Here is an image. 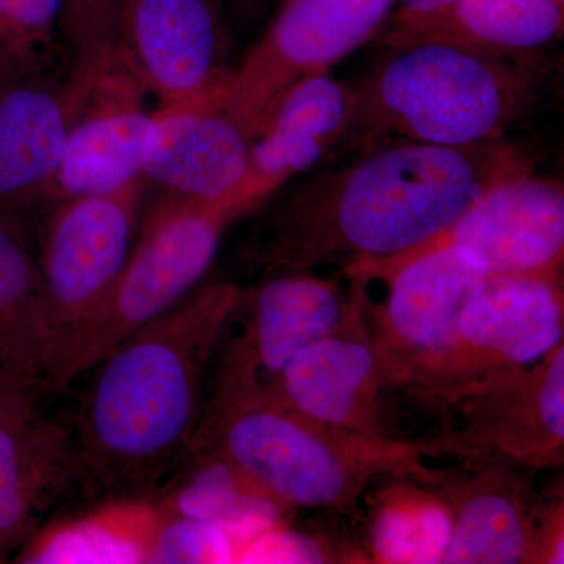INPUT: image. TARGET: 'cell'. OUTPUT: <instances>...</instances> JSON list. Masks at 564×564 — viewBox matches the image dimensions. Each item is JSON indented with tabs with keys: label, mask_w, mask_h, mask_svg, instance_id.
Returning <instances> with one entry per match:
<instances>
[{
	"label": "cell",
	"mask_w": 564,
	"mask_h": 564,
	"mask_svg": "<svg viewBox=\"0 0 564 564\" xmlns=\"http://www.w3.org/2000/svg\"><path fill=\"white\" fill-rule=\"evenodd\" d=\"M525 170L524 155L505 140L369 148L285 195L263 223L254 259L267 276L393 261L433 242L492 185Z\"/></svg>",
	"instance_id": "1"
},
{
	"label": "cell",
	"mask_w": 564,
	"mask_h": 564,
	"mask_svg": "<svg viewBox=\"0 0 564 564\" xmlns=\"http://www.w3.org/2000/svg\"><path fill=\"white\" fill-rule=\"evenodd\" d=\"M240 291L228 281L195 289L93 367L74 433L84 475L107 489L141 491L184 462Z\"/></svg>",
	"instance_id": "2"
},
{
	"label": "cell",
	"mask_w": 564,
	"mask_h": 564,
	"mask_svg": "<svg viewBox=\"0 0 564 564\" xmlns=\"http://www.w3.org/2000/svg\"><path fill=\"white\" fill-rule=\"evenodd\" d=\"M384 54L352 88L350 124L325 163L395 141L454 148L502 141L536 99L533 57L445 40L411 41Z\"/></svg>",
	"instance_id": "3"
},
{
	"label": "cell",
	"mask_w": 564,
	"mask_h": 564,
	"mask_svg": "<svg viewBox=\"0 0 564 564\" xmlns=\"http://www.w3.org/2000/svg\"><path fill=\"white\" fill-rule=\"evenodd\" d=\"M195 452L228 459L292 511L347 513L378 478L408 475L430 484L437 473L415 441L344 432L265 397L204 408L188 448Z\"/></svg>",
	"instance_id": "4"
},
{
	"label": "cell",
	"mask_w": 564,
	"mask_h": 564,
	"mask_svg": "<svg viewBox=\"0 0 564 564\" xmlns=\"http://www.w3.org/2000/svg\"><path fill=\"white\" fill-rule=\"evenodd\" d=\"M240 217L229 199L206 203L163 193L109 296L52 350L43 393L65 391L121 340L195 291L226 228Z\"/></svg>",
	"instance_id": "5"
},
{
	"label": "cell",
	"mask_w": 564,
	"mask_h": 564,
	"mask_svg": "<svg viewBox=\"0 0 564 564\" xmlns=\"http://www.w3.org/2000/svg\"><path fill=\"white\" fill-rule=\"evenodd\" d=\"M441 406L455 421L415 441L423 458L500 463L543 470L564 462V344L532 366L502 370Z\"/></svg>",
	"instance_id": "6"
},
{
	"label": "cell",
	"mask_w": 564,
	"mask_h": 564,
	"mask_svg": "<svg viewBox=\"0 0 564 564\" xmlns=\"http://www.w3.org/2000/svg\"><path fill=\"white\" fill-rule=\"evenodd\" d=\"M347 280L350 291L311 272L278 273L242 289L204 408L269 395L299 352L355 313L367 282Z\"/></svg>",
	"instance_id": "7"
},
{
	"label": "cell",
	"mask_w": 564,
	"mask_h": 564,
	"mask_svg": "<svg viewBox=\"0 0 564 564\" xmlns=\"http://www.w3.org/2000/svg\"><path fill=\"white\" fill-rule=\"evenodd\" d=\"M563 332V272L485 278L464 303L451 347L410 395L441 406L488 375L540 361Z\"/></svg>",
	"instance_id": "8"
},
{
	"label": "cell",
	"mask_w": 564,
	"mask_h": 564,
	"mask_svg": "<svg viewBox=\"0 0 564 564\" xmlns=\"http://www.w3.org/2000/svg\"><path fill=\"white\" fill-rule=\"evenodd\" d=\"M488 276L484 259L462 245L429 248L359 276L388 285L381 306L366 300V315L393 388L411 393L433 372L454 340L467 296Z\"/></svg>",
	"instance_id": "9"
},
{
	"label": "cell",
	"mask_w": 564,
	"mask_h": 564,
	"mask_svg": "<svg viewBox=\"0 0 564 564\" xmlns=\"http://www.w3.org/2000/svg\"><path fill=\"white\" fill-rule=\"evenodd\" d=\"M397 0H282L265 35L225 84L229 109L259 132L296 82L332 66L383 31Z\"/></svg>",
	"instance_id": "10"
},
{
	"label": "cell",
	"mask_w": 564,
	"mask_h": 564,
	"mask_svg": "<svg viewBox=\"0 0 564 564\" xmlns=\"http://www.w3.org/2000/svg\"><path fill=\"white\" fill-rule=\"evenodd\" d=\"M140 195L137 184L115 195L63 199L52 212L39 256L52 350L101 306L121 276Z\"/></svg>",
	"instance_id": "11"
},
{
	"label": "cell",
	"mask_w": 564,
	"mask_h": 564,
	"mask_svg": "<svg viewBox=\"0 0 564 564\" xmlns=\"http://www.w3.org/2000/svg\"><path fill=\"white\" fill-rule=\"evenodd\" d=\"M226 79L152 111L141 173L166 195L206 203L229 199L245 215L236 195L250 172L254 133L229 109Z\"/></svg>",
	"instance_id": "12"
},
{
	"label": "cell",
	"mask_w": 564,
	"mask_h": 564,
	"mask_svg": "<svg viewBox=\"0 0 564 564\" xmlns=\"http://www.w3.org/2000/svg\"><path fill=\"white\" fill-rule=\"evenodd\" d=\"M366 300L367 289L347 322L299 352L265 399L344 432L393 437L386 393L395 388L367 321Z\"/></svg>",
	"instance_id": "13"
},
{
	"label": "cell",
	"mask_w": 564,
	"mask_h": 564,
	"mask_svg": "<svg viewBox=\"0 0 564 564\" xmlns=\"http://www.w3.org/2000/svg\"><path fill=\"white\" fill-rule=\"evenodd\" d=\"M441 245H462L477 252L488 267L489 276L562 273L563 182L534 176L532 169L505 177L433 242L403 258L352 270L350 274L362 276Z\"/></svg>",
	"instance_id": "14"
},
{
	"label": "cell",
	"mask_w": 564,
	"mask_h": 564,
	"mask_svg": "<svg viewBox=\"0 0 564 564\" xmlns=\"http://www.w3.org/2000/svg\"><path fill=\"white\" fill-rule=\"evenodd\" d=\"M40 395L0 378V562L24 547L44 513L84 475L74 433L43 414Z\"/></svg>",
	"instance_id": "15"
},
{
	"label": "cell",
	"mask_w": 564,
	"mask_h": 564,
	"mask_svg": "<svg viewBox=\"0 0 564 564\" xmlns=\"http://www.w3.org/2000/svg\"><path fill=\"white\" fill-rule=\"evenodd\" d=\"M118 55L161 104L181 101L228 77L217 0H124Z\"/></svg>",
	"instance_id": "16"
},
{
	"label": "cell",
	"mask_w": 564,
	"mask_h": 564,
	"mask_svg": "<svg viewBox=\"0 0 564 564\" xmlns=\"http://www.w3.org/2000/svg\"><path fill=\"white\" fill-rule=\"evenodd\" d=\"M93 85L51 68L0 80V214L51 199L68 133Z\"/></svg>",
	"instance_id": "17"
},
{
	"label": "cell",
	"mask_w": 564,
	"mask_h": 564,
	"mask_svg": "<svg viewBox=\"0 0 564 564\" xmlns=\"http://www.w3.org/2000/svg\"><path fill=\"white\" fill-rule=\"evenodd\" d=\"M437 470L430 488L452 514L445 564H541L543 499L513 466L462 463Z\"/></svg>",
	"instance_id": "18"
},
{
	"label": "cell",
	"mask_w": 564,
	"mask_h": 564,
	"mask_svg": "<svg viewBox=\"0 0 564 564\" xmlns=\"http://www.w3.org/2000/svg\"><path fill=\"white\" fill-rule=\"evenodd\" d=\"M147 88L121 58L102 70L68 133L51 199L115 195L141 184V147L152 111Z\"/></svg>",
	"instance_id": "19"
},
{
	"label": "cell",
	"mask_w": 564,
	"mask_h": 564,
	"mask_svg": "<svg viewBox=\"0 0 564 564\" xmlns=\"http://www.w3.org/2000/svg\"><path fill=\"white\" fill-rule=\"evenodd\" d=\"M355 91L329 73L296 82L252 141L250 172L236 198L243 214L258 209L285 182L323 165L350 124Z\"/></svg>",
	"instance_id": "20"
},
{
	"label": "cell",
	"mask_w": 564,
	"mask_h": 564,
	"mask_svg": "<svg viewBox=\"0 0 564 564\" xmlns=\"http://www.w3.org/2000/svg\"><path fill=\"white\" fill-rule=\"evenodd\" d=\"M154 502L165 514L223 527L240 541L242 551L259 534L288 524L292 514L291 508L276 502L242 470L214 452L185 456Z\"/></svg>",
	"instance_id": "21"
},
{
	"label": "cell",
	"mask_w": 564,
	"mask_h": 564,
	"mask_svg": "<svg viewBox=\"0 0 564 564\" xmlns=\"http://www.w3.org/2000/svg\"><path fill=\"white\" fill-rule=\"evenodd\" d=\"M52 334L39 258L0 214V378L43 392Z\"/></svg>",
	"instance_id": "22"
},
{
	"label": "cell",
	"mask_w": 564,
	"mask_h": 564,
	"mask_svg": "<svg viewBox=\"0 0 564 564\" xmlns=\"http://www.w3.org/2000/svg\"><path fill=\"white\" fill-rule=\"evenodd\" d=\"M161 521L162 511L154 500L106 503L39 530L21 549L18 563H150Z\"/></svg>",
	"instance_id": "23"
},
{
	"label": "cell",
	"mask_w": 564,
	"mask_h": 564,
	"mask_svg": "<svg viewBox=\"0 0 564 564\" xmlns=\"http://www.w3.org/2000/svg\"><path fill=\"white\" fill-rule=\"evenodd\" d=\"M564 0H458L417 31L381 50L419 40H445L510 57H533L562 36Z\"/></svg>",
	"instance_id": "24"
},
{
	"label": "cell",
	"mask_w": 564,
	"mask_h": 564,
	"mask_svg": "<svg viewBox=\"0 0 564 564\" xmlns=\"http://www.w3.org/2000/svg\"><path fill=\"white\" fill-rule=\"evenodd\" d=\"M452 536L447 503L430 486L402 475L375 494L367 562L443 563Z\"/></svg>",
	"instance_id": "25"
},
{
	"label": "cell",
	"mask_w": 564,
	"mask_h": 564,
	"mask_svg": "<svg viewBox=\"0 0 564 564\" xmlns=\"http://www.w3.org/2000/svg\"><path fill=\"white\" fill-rule=\"evenodd\" d=\"M124 0H63L61 29L69 74L96 82L117 58Z\"/></svg>",
	"instance_id": "26"
},
{
	"label": "cell",
	"mask_w": 564,
	"mask_h": 564,
	"mask_svg": "<svg viewBox=\"0 0 564 564\" xmlns=\"http://www.w3.org/2000/svg\"><path fill=\"white\" fill-rule=\"evenodd\" d=\"M63 0H0V80L51 68Z\"/></svg>",
	"instance_id": "27"
},
{
	"label": "cell",
	"mask_w": 564,
	"mask_h": 564,
	"mask_svg": "<svg viewBox=\"0 0 564 564\" xmlns=\"http://www.w3.org/2000/svg\"><path fill=\"white\" fill-rule=\"evenodd\" d=\"M240 552V541L223 527L162 511L150 563H239Z\"/></svg>",
	"instance_id": "28"
},
{
	"label": "cell",
	"mask_w": 564,
	"mask_h": 564,
	"mask_svg": "<svg viewBox=\"0 0 564 564\" xmlns=\"http://www.w3.org/2000/svg\"><path fill=\"white\" fill-rule=\"evenodd\" d=\"M333 545L307 533L293 532L288 524L273 527L250 541L239 563H336Z\"/></svg>",
	"instance_id": "29"
},
{
	"label": "cell",
	"mask_w": 564,
	"mask_h": 564,
	"mask_svg": "<svg viewBox=\"0 0 564 564\" xmlns=\"http://www.w3.org/2000/svg\"><path fill=\"white\" fill-rule=\"evenodd\" d=\"M458 0H397L391 18L378 33V46L417 31L447 13Z\"/></svg>",
	"instance_id": "30"
},
{
	"label": "cell",
	"mask_w": 564,
	"mask_h": 564,
	"mask_svg": "<svg viewBox=\"0 0 564 564\" xmlns=\"http://www.w3.org/2000/svg\"><path fill=\"white\" fill-rule=\"evenodd\" d=\"M541 564L564 563L563 494L543 500L541 510Z\"/></svg>",
	"instance_id": "31"
},
{
	"label": "cell",
	"mask_w": 564,
	"mask_h": 564,
	"mask_svg": "<svg viewBox=\"0 0 564 564\" xmlns=\"http://www.w3.org/2000/svg\"><path fill=\"white\" fill-rule=\"evenodd\" d=\"M240 20H256L267 7V0H234Z\"/></svg>",
	"instance_id": "32"
}]
</instances>
